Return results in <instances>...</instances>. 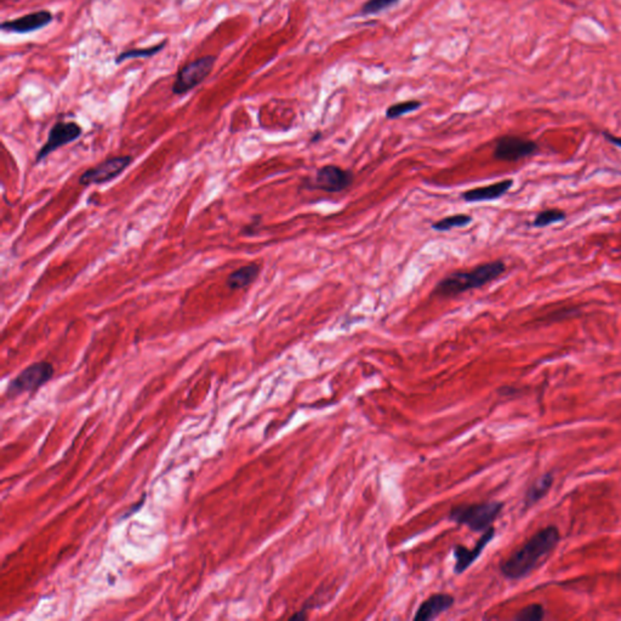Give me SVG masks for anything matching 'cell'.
<instances>
[{"mask_svg": "<svg viewBox=\"0 0 621 621\" xmlns=\"http://www.w3.org/2000/svg\"><path fill=\"white\" fill-rule=\"evenodd\" d=\"M560 540V532L555 525L540 529L522 548L503 560L500 565V572L510 580L528 577L540 560L553 553Z\"/></svg>", "mask_w": 621, "mask_h": 621, "instance_id": "1", "label": "cell"}, {"mask_svg": "<svg viewBox=\"0 0 621 621\" xmlns=\"http://www.w3.org/2000/svg\"><path fill=\"white\" fill-rule=\"evenodd\" d=\"M506 272L503 260L489 261L468 271H454L439 280L432 294L439 297H454L460 294L482 288Z\"/></svg>", "mask_w": 621, "mask_h": 621, "instance_id": "2", "label": "cell"}, {"mask_svg": "<svg viewBox=\"0 0 621 621\" xmlns=\"http://www.w3.org/2000/svg\"><path fill=\"white\" fill-rule=\"evenodd\" d=\"M503 508L501 501L459 505L451 508L449 520L460 525H466L472 532L484 533L496 522Z\"/></svg>", "mask_w": 621, "mask_h": 621, "instance_id": "3", "label": "cell"}, {"mask_svg": "<svg viewBox=\"0 0 621 621\" xmlns=\"http://www.w3.org/2000/svg\"><path fill=\"white\" fill-rule=\"evenodd\" d=\"M216 61L217 57L214 55H205L183 65L176 73L174 83L171 86L173 93L181 96L200 86L212 74Z\"/></svg>", "mask_w": 621, "mask_h": 621, "instance_id": "4", "label": "cell"}, {"mask_svg": "<svg viewBox=\"0 0 621 621\" xmlns=\"http://www.w3.org/2000/svg\"><path fill=\"white\" fill-rule=\"evenodd\" d=\"M53 366L49 361H36L22 370L10 381L6 389V397L16 398L24 394L39 390L53 379Z\"/></svg>", "mask_w": 621, "mask_h": 621, "instance_id": "5", "label": "cell"}, {"mask_svg": "<svg viewBox=\"0 0 621 621\" xmlns=\"http://www.w3.org/2000/svg\"><path fill=\"white\" fill-rule=\"evenodd\" d=\"M134 158L131 155H116L98 163L96 167L90 168L79 178L81 186L102 185L111 183L119 178L124 171L130 167Z\"/></svg>", "mask_w": 621, "mask_h": 621, "instance_id": "6", "label": "cell"}, {"mask_svg": "<svg viewBox=\"0 0 621 621\" xmlns=\"http://www.w3.org/2000/svg\"><path fill=\"white\" fill-rule=\"evenodd\" d=\"M539 153V145L529 138L505 135L496 140L494 146V158L500 162H520Z\"/></svg>", "mask_w": 621, "mask_h": 621, "instance_id": "7", "label": "cell"}, {"mask_svg": "<svg viewBox=\"0 0 621 621\" xmlns=\"http://www.w3.org/2000/svg\"><path fill=\"white\" fill-rule=\"evenodd\" d=\"M354 181V173L334 164H328L319 168L314 178L311 180L313 190L325 193H342L352 186Z\"/></svg>", "mask_w": 621, "mask_h": 621, "instance_id": "8", "label": "cell"}, {"mask_svg": "<svg viewBox=\"0 0 621 621\" xmlns=\"http://www.w3.org/2000/svg\"><path fill=\"white\" fill-rule=\"evenodd\" d=\"M81 134H83V129H81V126L77 124V123L57 122L50 129L48 140L44 143V146L38 150L37 155H36V162H43L45 158H48L50 155H53L55 150L78 140V138H81Z\"/></svg>", "mask_w": 621, "mask_h": 621, "instance_id": "9", "label": "cell"}, {"mask_svg": "<svg viewBox=\"0 0 621 621\" xmlns=\"http://www.w3.org/2000/svg\"><path fill=\"white\" fill-rule=\"evenodd\" d=\"M53 21V15L49 10H39L34 13L27 14L24 16L16 17L14 20L4 21L0 25L3 32L16 33V34H27L37 32L49 26Z\"/></svg>", "mask_w": 621, "mask_h": 621, "instance_id": "10", "label": "cell"}, {"mask_svg": "<svg viewBox=\"0 0 621 621\" xmlns=\"http://www.w3.org/2000/svg\"><path fill=\"white\" fill-rule=\"evenodd\" d=\"M494 536H496V528L491 527L482 534L481 539L475 545V548H467L463 545L454 546L453 553H454L455 558V574H463L467 568H470L475 563L476 560L482 555L484 548H487V545L494 539Z\"/></svg>", "mask_w": 621, "mask_h": 621, "instance_id": "11", "label": "cell"}, {"mask_svg": "<svg viewBox=\"0 0 621 621\" xmlns=\"http://www.w3.org/2000/svg\"><path fill=\"white\" fill-rule=\"evenodd\" d=\"M515 181L512 179H505L499 183H491L487 186L475 187L471 190L461 193V199L466 203H483V202H491L496 199L501 198L506 195Z\"/></svg>", "mask_w": 621, "mask_h": 621, "instance_id": "12", "label": "cell"}, {"mask_svg": "<svg viewBox=\"0 0 621 621\" xmlns=\"http://www.w3.org/2000/svg\"><path fill=\"white\" fill-rule=\"evenodd\" d=\"M454 597L449 593H435L419 605L414 615V620H433L441 614L446 613L448 609L454 605Z\"/></svg>", "mask_w": 621, "mask_h": 621, "instance_id": "13", "label": "cell"}, {"mask_svg": "<svg viewBox=\"0 0 621 621\" xmlns=\"http://www.w3.org/2000/svg\"><path fill=\"white\" fill-rule=\"evenodd\" d=\"M261 267L257 264H249L230 273L226 279V287L231 290H242L248 288L257 279Z\"/></svg>", "mask_w": 621, "mask_h": 621, "instance_id": "14", "label": "cell"}, {"mask_svg": "<svg viewBox=\"0 0 621 621\" xmlns=\"http://www.w3.org/2000/svg\"><path fill=\"white\" fill-rule=\"evenodd\" d=\"M553 473H545V475L541 476L540 478L536 479L525 493V499H524L525 506L529 508V506L538 503L539 500L543 499L553 487Z\"/></svg>", "mask_w": 621, "mask_h": 621, "instance_id": "15", "label": "cell"}, {"mask_svg": "<svg viewBox=\"0 0 621 621\" xmlns=\"http://www.w3.org/2000/svg\"><path fill=\"white\" fill-rule=\"evenodd\" d=\"M472 216L466 215V214H455V215L446 216L443 219L438 220L432 224V228L435 231L448 232L453 228L466 227L472 222Z\"/></svg>", "mask_w": 621, "mask_h": 621, "instance_id": "16", "label": "cell"}, {"mask_svg": "<svg viewBox=\"0 0 621 621\" xmlns=\"http://www.w3.org/2000/svg\"><path fill=\"white\" fill-rule=\"evenodd\" d=\"M167 45V41H162L159 44L153 45L150 48H141V49H129L119 53L118 56L116 57V65H120L122 62L130 58H148V57L155 56L157 53H160Z\"/></svg>", "mask_w": 621, "mask_h": 621, "instance_id": "17", "label": "cell"}, {"mask_svg": "<svg viewBox=\"0 0 621 621\" xmlns=\"http://www.w3.org/2000/svg\"><path fill=\"white\" fill-rule=\"evenodd\" d=\"M567 219V214L560 209H548L536 214L533 226L536 228L548 227L550 225L560 224Z\"/></svg>", "mask_w": 621, "mask_h": 621, "instance_id": "18", "label": "cell"}, {"mask_svg": "<svg viewBox=\"0 0 621 621\" xmlns=\"http://www.w3.org/2000/svg\"><path fill=\"white\" fill-rule=\"evenodd\" d=\"M423 106L421 102L418 100H410V101L398 102L392 106L389 107L386 111V118L397 119L401 118L406 114L411 113L418 111L420 107Z\"/></svg>", "mask_w": 621, "mask_h": 621, "instance_id": "19", "label": "cell"}, {"mask_svg": "<svg viewBox=\"0 0 621 621\" xmlns=\"http://www.w3.org/2000/svg\"><path fill=\"white\" fill-rule=\"evenodd\" d=\"M544 607L541 605H530L522 609L520 613L515 615V620L520 621H540L544 619Z\"/></svg>", "mask_w": 621, "mask_h": 621, "instance_id": "20", "label": "cell"}, {"mask_svg": "<svg viewBox=\"0 0 621 621\" xmlns=\"http://www.w3.org/2000/svg\"><path fill=\"white\" fill-rule=\"evenodd\" d=\"M398 0H368L366 4L361 6L363 15H375L381 13L386 9L391 8L396 4Z\"/></svg>", "mask_w": 621, "mask_h": 621, "instance_id": "21", "label": "cell"}, {"mask_svg": "<svg viewBox=\"0 0 621 621\" xmlns=\"http://www.w3.org/2000/svg\"><path fill=\"white\" fill-rule=\"evenodd\" d=\"M260 217H254L252 224L247 225V226L243 228L244 236H254V235H256V230H257L259 226H260Z\"/></svg>", "mask_w": 621, "mask_h": 621, "instance_id": "22", "label": "cell"}, {"mask_svg": "<svg viewBox=\"0 0 621 621\" xmlns=\"http://www.w3.org/2000/svg\"><path fill=\"white\" fill-rule=\"evenodd\" d=\"M603 136H605V140L608 141V143H612L614 146L619 147L621 148V138L620 136H614V135L609 134V133H603Z\"/></svg>", "mask_w": 621, "mask_h": 621, "instance_id": "23", "label": "cell"}, {"mask_svg": "<svg viewBox=\"0 0 621 621\" xmlns=\"http://www.w3.org/2000/svg\"><path fill=\"white\" fill-rule=\"evenodd\" d=\"M321 133H317V135H314L312 138H311V143H316L318 138H321Z\"/></svg>", "mask_w": 621, "mask_h": 621, "instance_id": "24", "label": "cell"}]
</instances>
